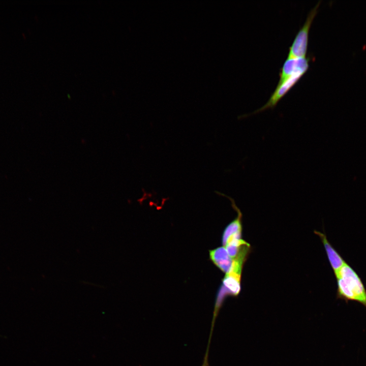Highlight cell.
Returning a JSON list of instances; mask_svg holds the SVG:
<instances>
[{"mask_svg":"<svg viewBox=\"0 0 366 366\" xmlns=\"http://www.w3.org/2000/svg\"><path fill=\"white\" fill-rule=\"evenodd\" d=\"M337 297L346 301H355L366 308V289L361 278L347 262L335 275Z\"/></svg>","mask_w":366,"mask_h":366,"instance_id":"cell-1","label":"cell"},{"mask_svg":"<svg viewBox=\"0 0 366 366\" xmlns=\"http://www.w3.org/2000/svg\"><path fill=\"white\" fill-rule=\"evenodd\" d=\"M320 2L313 8L306 21L296 34L292 45L289 48L288 58H306L307 53L309 34L313 20L316 15Z\"/></svg>","mask_w":366,"mask_h":366,"instance_id":"cell-2","label":"cell"},{"mask_svg":"<svg viewBox=\"0 0 366 366\" xmlns=\"http://www.w3.org/2000/svg\"><path fill=\"white\" fill-rule=\"evenodd\" d=\"M302 76V75L293 76L283 82L278 84L276 89L265 105L252 113L243 115L241 117H246L253 114L262 112L268 109H273L280 100L294 86Z\"/></svg>","mask_w":366,"mask_h":366,"instance_id":"cell-3","label":"cell"},{"mask_svg":"<svg viewBox=\"0 0 366 366\" xmlns=\"http://www.w3.org/2000/svg\"><path fill=\"white\" fill-rule=\"evenodd\" d=\"M309 67V58H287L281 69L280 79L278 84L283 82L293 76L303 75Z\"/></svg>","mask_w":366,"mask_h":366,"instance_id":"cell-4","label":"cell"},{"mask_svg":"<svg viewBox=\"0 0 366 366\" xmlns=\"http://www.w3.org/2000/svg\"><path fill=\"white\" fill-rule=\"evenodd\" d=\"M314 233L318 235L321 238L326 251L330 264L336 275L346 262L329 242L326 235L316 230L314 231Z\"/></svg>","mask_w":366,"mask_h":366,"instance_id":"cell-5","label":"cell"},{"mask_svg":"<svg viewBox=\"0 0 366 366\" xmlns=\"http://www.w3.org/2000/svg\"><path fill=\"white\" fill-rule=\"evenodd\" d=\"M210 258L212 262L223 272L228 273L232 268L233 260L224 247L210 251Z\"/></svg>","mask_w":366,"mask_h":366,"instance_id":"cell-6","label":"cell"},{"mask_svg":"<svg viewBox=\"0 0 366 366\" xmlns=\"http://www.w3.org/2000/svg\"><path fill=\"white\" fill-rule=\"evenodd\" d=\"M216 193L218 194L222 195V196H224L227 198H229L231 202V205L232 207L236 210L237 213V216L236 218L232 222H231L226 227V228L224 231L222 236V244L223 246H225L227 244L228 239L230 237L236 234L241 233V220L242 217V214L240 209L236 205L235 202L232 198L227 196L225 194H222L221 193H219L218 192H216Z\"/></svg>","mask_w":366,"mask_h":366,"instance_id":"cell-7","label":"cell"},{"mask_svg":"<svg viewBox=\"0 0 366 366\" xmlns=\"http://www.w3.org/2000/svg\"><path fill=\"white\" fill-rule=\"evenodd\" d=\"M223 286L230 295L236 296L240 291V275L227 273L223 280Z\"/></svg>","mask_w":366,"mask_h":366,"instance_id":"cell-8","label":"cell"}]
</instances>
